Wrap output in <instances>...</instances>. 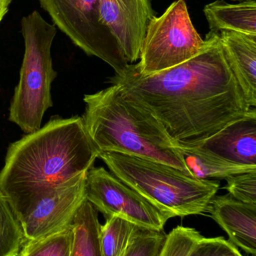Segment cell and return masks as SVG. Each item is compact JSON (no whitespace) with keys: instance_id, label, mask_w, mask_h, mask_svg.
<instances>
[{"instance_id":"6da1fadb","label":"cell","mask_w":256,"mask_h":256,"mask_svg":"<svg viewBox=\"0 0 256 256\" xmlns=\"http://www.w3.org/2000/svg\"><path fill=\"white\" fill-rule=\"evenodd\" d=\"M188 61L152 75L129 64L110 78L125 98L150 112L180 146H195L251 109L231 70L219 33Z\"/></svg>"},{"instance_id":"7a4b0ae2","label":"cell","mask_w":256,"mask_h":256,"mask_svg":"<svg viewBox=\"0 0 256 256\" xmlns=\"http://www.w3.org/2000/svg\"><path fill=\"white\" fill-rule=\"evenodd\" d=\"M99 154L81 117L54 118L9 146L0 191L20 220L63 184L87 172Z\"/></svg>"},{"instance_id":"3957f363","label":"cell","mask_w":256,"mask_h":256,"mask_svg":"<svg viewBox=\"0 0 256 256\" xmlns=\"http://www.w3.org/2000/svg\"><path fill=\"white\" fill-rule=\"evenodd\" d=\"M84 102L83 123L99 153L148 158L191 174L177 148L178 143L150 112L125 98L118 87L111 85L86 94Z\"/></svg>"},{"instance_id":"277c9868","label":"cell","mask_w":256,"mask_h":256,"mask_svg":"<svg viewBox=\"0 0 256 256\" xmlns=\"http://www.w3.org/2000/svg\"><path fill=\"white\" fill-rule=\"evenodd\" d=\"M99 158L114 176L171 218L207 213L220 188L216 180L196 178L148 158L117 152H102Z\"/></svg>"},{"instance_id":"5b68a950","label":"cell","mask_w":256,"mask_h":256,"mask_svg":"<svg viewBox=\"0 0 256 256\" xmlns=\"http://www.w3.org/2000/svg\"><path fill=\"white\" fill-rule=\"evenodd\" d=\"M21 32L25 51L9 120L27 134L42 127L45 112L53 106L51 84L57 72L53 68L51 46L57 28L34 10L21 20Z\"/></svg>"},{"instance_id":"8992f818","label":"cell","mask_w":256,"mask_h":256,"mask_svg":"<svg viewBox=\"0 0 256 256\" xmlns=\"http://www.w3.org/2000/svg\"><path fill=\"white\" fill-rule=\"evenodd\" d=\"M207 44L194 27L184 0L174 2L163 14L149 22L135 68L152 75L198 55Z\"/></svg>"},{"instance_id":"52a82bcc","label":"cell","mask_w":256,"mask_h":256,"mask_svg":"<svg viewBox=\"0 0 256 256\" xmlns=\"http://www.w3.org/2000/svg\"><path fill=\"white\" fill-rule=\"evenodd\" d=\"M54 25L87 55L109 64L116 74L129 66L118 46L102 27L99 16L100 0H39Z\"/></svg>"},{"instance_id":"ba28073f","label":"cell","mask_w":256,"mask_h":256,"mask_svg":"<svg viewBox=\"0 0 256 256\" xmlns=\"http://www.w3.org/2000/svg\"><path fill=\"white\" fill-rule=\"evenodd\" d=\"M85 198L105 216H118L140 228L162 232L171 216L104 167L86 174Z\"/></svg>"},{"instance_id":"9c48e42d","label":"cell","mask_w":256,"mask_h":256,"mask_svg":"<svg viewBox=\"0 0 256 256\" xmlns=\"http://www.w3.org/2000/svg\"><path fill=\"white\" fill-rule=\"evenodd\" d=\"M86 174L63 184L20 220L27 242L43 238L71 226L85 200Z\"/></svg>"},{"instance_id":"30bf717a","label":"cell","mask_w":256,"mask_h":256,"mask_svg":"<svg viewBox=\"0 0 256 256\" xmlns=\"http://www.w3.org/2000/svg\"><path fill=\"white\" fill-rule=\"evenodd\" d=\"M100 22L129 64L139 60L149 22L155 12L150 0H100Z\"/></svg>"},{"instance_id":"8fae6325","label":"cell","mask_w":256,"mask_h":256,"mask_svg":"<svg viewBox=\"0 0 256 256\" xmlns=\"http://www.w3.org/2000/svg\"><path fill=\"white\" fill-rule=\"evenodd\" d=\"M207 212L225 232L228 240L250 256L256 254V204L242 202L228 194L215 196Z\"/></svg>"},{"instance_id":"7c38bea8","label":"cell","mask_w":256,"mask_h":256,"mask_svg":"<svg viewBox=\"0 0 256 256\" xmlns=\"http://www.w3.org/2000/svg\"><path fill=\"white\" fill-rule=\"evenodd\" d=\"M195 146L230 162L256 166L255 108Z\"/></svg>"},{"instance_id":"4fadbf2b","label":"cell","mask_w":256,"mask_h":256,"mask_svg":"<svg viewBox=\"0 0 256 256\" xmlns=\"http://www.w3.org/2000/svg\"><path fill=\"white\" fill-rule=\"evenodd\" d=\"M219 40L248 105L256 106V36L222 31Z\"/></svg>"},{"instance_id":"5bb4252c","label":"cell","mask_w":256,"mask_h":256,"mask_svg":"<svg viewBox=\"0 0 256 256\" xmlns=\"http://www.w3.org/2000/svg\"><path fill=\"white\" fill-rule=\"evenodd\" d=\"M210 32H236L256 36L255 0L229 4L217 0L204 8Z\"/></svg>"},{"instance_id":"9a60e30c","label":"cell","mask_w":256,"mask_h":256,"mask_svg":"<svg viewBox=\"0 0 256 256\" xmlns=\"http://www.w3.org/2000/svg\"><path fill=\"white\" fill-rule=\"evenodd\" d=\"M179 152L189 173L198 179H226L230 176L256 170V166L240 165L226 160L198 146L179 144Z\"/></svg>"},{"instance_id":"2e32d148","label":"cell","mask_w":256,"mask_h":256,"mask_svg":"<svg viewBox=\"0 0 256 256\" xmlns=\"http://www.w3.org/2000/svg\"><path fill=\"white\" fill-rule=\"evenodd\" d=\"M101 225L99 212L85 198L71 225L73 240L70 256H102L99 242Z\"/></svg>"},{"instance_id":"e0dca14e","label":"cell","mask_w":256,"mask_h":256,"mask_svg":"<svg viewBox=\"0 0 256 256\" xmlns=\"http://www.w3.org/2000/svg\"><path fill=\"white\" fill-rule=\"evenodd\" d=\"M26 242L21 222L0 191V256H19Z\"/></svg>"},{"instance_id":"ac0fdd59","label":"cell","mask_w":256,"mask_h":256,"mask_svg":"<svg viewBox=\"0 0 256 256\" xmlns=\"http://www.w3.org/2000/svg\"><path fill=\"white\" fill-rule=\"evenodd\" d=\"M137 228L135 224L123 218L106 216L99 231L102 256H121Z\"/></svg>"},{"instance_id":"d6986e66","label":"cell","mask_w":256,"mask_h":256,"mask_svg":"<svg viewBox=\"0 0 256 256\" xmlns=\"http://www.w3.org/2000/svg\"><path fill=\"white\" fill-rule=\"evenodd\" d=\"M73 240L72 226L33 242H26L20 256H70Z\"/></svg>"},{"instance_id":"ffe728a7","label":"cell","mask_w":256,"mask_h":256,"mask_svg":"<svg viewBox=\"0 0 256 256\" xmlns=\"http://www.w3.org/2000/svg\"><path fill=\"white\" fill-rule=\"evenodd\" d=\"M166 236L163 231L138 227L121 256H159Z\"/></svg>"},{"instance_id":"44dd1931","label":"cell","mask_w":256,"mask_h":256,"mask_svg":"<svg viewBox=\"0 0 256 256\" xmlns=\"http://www.w3.org/2000/svg\"><path fill=\"white\" fill-rule=\"evenodd\" d=\"M201 236L195 228L177 226L167 234L159 256H189Z\"/></svg>"},{"instance_id":"7402d4cb","label":"cell","mask_w":256,"mask_h":256,"mask_svg":"<svg viewBox=\"0 0 256 256\" xmlns=\"http://www.w3.org/2000/svg\"><path fill=\"white\" fill-rule=\"evenodd\" d=\"M225 189L231 196L242 202L256 204V170L227 178Z\"/></svg>"},{"instance_id":"603a6c76","label":"cell","mask_w":256,"mask_h":256,"mask_svg":"<svg viewBox=\"0 0 256 256\" xmlns=\"http://www.w3.org/2000/svg\"><path fill=\"white\" fill-rule=\"evenodd\" d=\"M189 256H243L238 248L224 237L201 236Z\"/></svg>"},{"instance_id":"cb8c5ba5","label":"cell","mask_w":256,"mask_h":256,"mask_svg":"<svg viewBox=\"0 0 256 256\" xmlns=\"http://www.w3.org/2000/svg\"><path fill=\"white\" fill-rule=\"evenodd\" d=\"M12 2V0H0V22L3 20L5 15L7 14Z\"/></svg>"},{"instance_id":"d4e9b609","label":"cell","mask_w":256,"mask_h":256,"mask_svg":"<svg viewBox=\"0 0 256 256\" xmlns=\"http://www.w3.org/2000/svg\"><path fill=\"white\" fill-rule=\"evenodd\" d=\"M234 1L243 2V1H248V0H234Z\"/></svg>"},{"instance_id":"484cf974","label":"cell","mask_w":256,"mask_h":256,"mask_svg":"<svg viewBox=\"0 0 256 256\" xmlns=\"http://www.w3.org/2000/svg\"></svg>"}]
</instances>
